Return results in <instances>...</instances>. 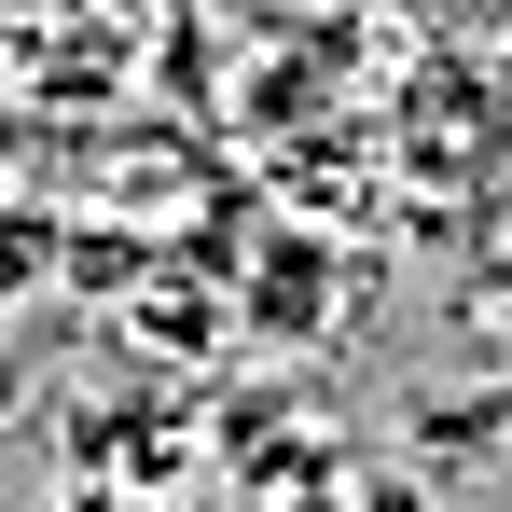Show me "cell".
I'll return each instance as SVG.
<instances>
[{
    "label": "cell",
    "mask_w": 512,
    "mask_h": 512,
    "mask_svg": "<svg viewBox=\"0 0 512 512\" xmlns=\"http://www.w3.org/2000/svg\"><path fill=\"white\" fill-rule=\"evenodd\" d=\"M70 512H167V499H70Z\"/></svg>",
    "instance_id": "6da1fadb"
}]
</instances>
